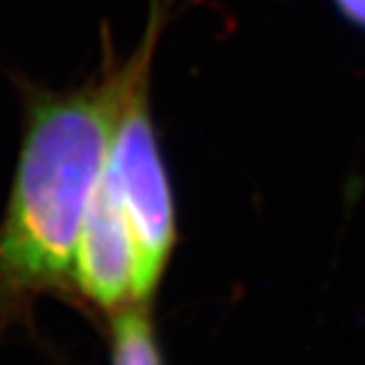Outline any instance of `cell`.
<instances>
[{
  "label": "cell",
  "instance_id": "1",
  "mask_svg": "<svg viewBox=\"0 0 365 365\" xmlns=\"http://www.w3.org/2000/svg\"><path fill=\"white\" fill-rule=\"evenodd\" d=\"M103 66L91 82L24 88L18 170L0 225V308L75 286V251L106 165L125 62L108 31Z\"/></svg>",
  "mask_w": 365,
  "mask_h": 365
},
{
  "label": "cell",
  "instance_id": "2",
  "mask_svg": "<svg viewBox=\"0 0 365 365\" xmlns=\"http://www.w3.org/2000/svg\"><path fill=\"white\" fill-rule=\"evenodd\" d=\"M176 0H150L145 31L125 60V80L103 178L130 227L139 262V302L159 284L176 242L174 200L150 113V73Z\"/></svg>",
  "mask_w": 365,
  "mask_h": 365
},
{
  "label": "cell",
  "instance_id": "3",
  "mask_svg": "<svg viewBox=\"0 0 365 365\" xmlns=\"http://www.w3.org/2000/svg\"><path fill=\"white\" fill-rule=\"evenodd\" d=\"M137 247L121 207L99 178L91 198L75 251V289L106 310H121L139 302Z\"/></svg>",
  "mask_w": 365,
  "mask_h": 365
},
{
  "label": "cell",
  "instance_id": "4",
  "mask_svg": "<svg viewBox=\"0 0 365 365\" xmlns=\"http://www.w3.org/2000/svg\"><path fill=\"white\" fill-rule=\"evenodd\" d=\"M113 365H163L152 322L143 304L117 310L110 341Z\"/></svg>",
  "mask_w": 365,
  "mask_h": 365
},
{
  "label": "cell",
  "instance_id": "5",
  "mask_svg": "<svg viewBox=\"0 0 365 365\" xmlns=\"http://www.w3.org/2000/svg\"><path fill=\"white\" fill-rule=\"evenodd\" d=\"M332 3L346 20L365 31V0H332Z\"/></svg>",
  "mask_w": 365,
  "mask_h": 365
}]
</instances>
